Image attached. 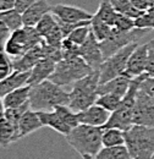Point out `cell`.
Returning <instances> with one entry per match:
<instances>
[{"mask_svg": "<svg viewBox=\"0 0 154 159\" xmlns=\"http://www.w3.org/2000/svg\"><path fill=\"white\" fill-rule=\"evenodd\" d=\"M70 94L64 91L61 86L54 83L52 80H45L38 84L31 86L29 104L36 111L54 110L57 105H69Z\"/></svg>", "mask_w": 154, "mask_h": 159, "instance_id": "1", "label": "cell"}, {"mask_svg": "<svg viewBox=\"0 0 154 159\" xmlns=\"http://www.w3.org/2000/svg\"><path fill=\"white\" fill-rule=\"evenodd\" d=\"M65 137L67 143L81 156L96 157L103 148V127L78 124Z\"/></svg>", "mask_w": 154, "mask_h": 159, "instance_id": "2", "label": "cell"}, {"mask_svg": "<svg viewBox=\"0 0 154 159\" xmlns=\"http://www.w3.org/2000/svg\"><path fill=\"white\" fill-rule=\"evenodd\" d=\"M99 79H100L99 70H94L72 84V89L69 92L70 94L69 107L72 110L81 111L96 104L98 98Z\"/></svg>", "mask_w": 154, "mask_h": 159, "instance_id": "3", "label": "cell"}, {"mask_svg": "<svg viewBox=\"0 0 154 159\" xmlns=\"http://www.w3.org/2000/svg\"><path fill=\"white\" fill-rule=\"evenodd\" d=\"M146 74L147 72L132 79L131 86H130L127 93L122 98L117 109L111 113L108 122L103 126V129L115 127V129H120L122 131H127L134 125V110H135L136 104V96H137V91L139 87V82L146 76Z\"/></svg>", "mask_w": 154, "mask_h": 159, "instance_id": "4", "label": "cell"}, {"mask_svg": "<svg viewBox=\"0 0 154 159\" xmlns=\"http://www.w3.org/2000/svg\"><path fill=\"white\" fill-rule=\"evenodd\" d=\"M125 146L134 159H151L154 154V127L132 125L125 131Z\"/></svg>", "mask_w": 154, "mask_h": 159, "instance_id": "5", "label": "cell"}, {"mask_svg": "<svg viewBox=\"0 0 154 159\" xmlns=\"http://www.w3.org/2000/svg\"><path fill=\"white\" fill-rule=\"evenodd\" d=\"M92 71H94V69L91 65H88L83 58H81L79 55H75L64 58L58 61L55 70L49 80L62 87L74 84L76 81L87 76Z\"/></svg>", "mask_w": 154, "mask_h": 159, "instance_id": "6", "label": "cell"}, {"mask_svg": "<svg viewBox=\"0 0 154 159\" xmlns=\"http://www.w3.org/2000/svg\"><path fill=\"white\" fill-rule=\"evenodd\" d=\"M43 40L36 27L23 26L14 31L7 40L4 52L12 59H17L27 53L31 48L39 44Z\"/></svg>", "mask_w": 154, "mask_h": 159, "instance_id": "7", "label": "cell"}, {"mask_svg": "<svg viewBox=\"0 0 154 159\" xmlns=\"http://www.w3.org/2000/svg\"><path fill=\"white\" fill-rule=\"evenodd\" d=\"M151 30L147 28H138L135 27L130 31H119L114 28L113 33L106 38V39L100 42V48L103 52L104 60L115 54L116 52L121 50L126 45L131 43H137L141 38H143Z\"/></svg>", "mask_w": 154, "mask_h": 159, "instance_id": "8", "label": "cell"}, {"mask_svg": "<svg viewBox=\"0 0 154 159\" xmlns=\"http://www.w3.org/2000/svg\"><path fill=\"white\" fill-rule=\"evenodd\" d=\"M137 45H138L137 43H131L126 45L125 48H122L121 50L116 52L115 54H113L108 59L104 60L103 64L99 66V74H100L99 83L108 82L110 80L122 75L126 70L127 61Z\"/></svg>", "mask_w": 154, "mask_h": 159, "instance_id": "9", "label": "cell"}, {"mask_svg": "<svg viewBox=\"0 0 154 159\" xmlns=\"http://www.w3.org/2000/svg\"><path fill=\"white\" fill-rule=\"evenodd\" d=\"M146 125L154 127V96L137 91L134 110V125Z\"/></svg>", "mask_w": 154, "mask_h": 159, "instance_id": "10", "label": "cell"}, {"mask_svg": "<svg viewBox=\"0 0 154 159\" xmlns=\"http://www.w3.org/2000/svg\"><path fill=\"white\" fill-rule=\"evenodd\" d=\"M78 55L83 58L84 61L88 65H91L94 70H99V66L103 64L104 57H103V52L100 48V42L97 39L94 33L92 32V28H91V32L87 39L84 40L83 44L79 45Z\"/></svg>", "mask_w": 154, "mask_h": 159, "instance_id": "11", "label": "cell"}, {"mask_svg": "<svg viewBox=\"0 0 154 159\" xmlns=\"http://www.w3.org/2000/svg\"><path fill=\"white\" fill-rule=\"evenodd\" d=\"M147 64H148L147 44L137 45L127 61V66H126V70L124 74H126L131 79H135L137 76L147 72Z\"/></svg>", "mask_w": 154, "mask_h": 159, "instance_id": "12", "label": "cell"}, {"mask_svg": "<svg viewBox=\"0 0 154 159\" xmlns=\"http://www.w3.org/2000/svg\"><path fill=\"white\" fill-rule=\"evenodd\" d=\"M52 14L60 21L64 22H79L84 20H92L94 14H91L81 7L66 5V4H57L52 6Z\"/></svg>", "mask_w": 154, "mask_h": 159, "instance_id": "13", "label": "cell"}, {"mask_svg": "<svg viewBox=\"0 0 154 159\" xmlns=\"http://www.w3.org/2000/svg\"><path fill=\"white\" fill-rule=\"evenodd\" d=\"M77 114H78L79 124H86V125L98 126V127H103L111 115L109 110L104 109L98 104H93L84 110L77 111Z\"/></svg>", "mask_w": 154, "mask_h": 159, "instance_id": "14", "label": "cell"}, {"mask_svg": "<svg viewBox=\"0 0 154 159\" xmlns=\"http://www.w3.org/2000/svg\"><path fill=\"white\" fill-rule=\"evenodd\" d=\"M55 66H57V61H54L50 58L40 59L29 71L28 84L34 86V84H38L45 80H49V77L52 76V74L55 70Z\"/></svg>", "mask_w": 154, "mask_h": 159, "instance_id": "15", "label": "cell"}, {"mask_svg": "<svg viewBox=\"0 0 154 159\" xmlns=\"http://www.w3.org/2000/svg\"><path fill=\"white\" fill-rule=\"evenodd\" d=\"M131 81L132 79L130 76H127L126 74H122L108 82L99 83L98 96L105 94V93H113V94H117L120 97H125V94L127 93V91L131 86Z\"/></svg>", "mask_w": 154, "mask_h": 159, "instance_id": "16", "label": "cell"}, {"mask_svg": "<svg viewBox=\"0 0 154 159\" xmlns=\"http://www.w3.org/2000/svg\"><path fill=\"white\" fill-rule=\"evenodd\" d=\"M48 12H52V6L48 2V0H36L23 14V25L25 26H31L36 27V25L39 22V20Z\"/></svg>", "mask_w": 154, "mask_h": 159, "instance_id": "17", "label": "cell"}, {"mask_svg": "<svg viewBox=\"0 0 154 159\" xmlns=\"http://www.w3.org/2000/svg\"><path fill=\"white\" fill-rule=\"evenodd\" d=\"M42 42L39 44H37V45H34L33 48H31L22 57H20L17 59H12V61H14V69L15 70H19V71H31V69L38 62L39 60L44 58Z\"/></svg>", "mask_w": 154, "mask_h": 159, "instance_id": "18", "label": "cell"}, {"mask_svg": "<svg viewBox=\"0 0 154 159\" xmlns=\"http://www.w3.org/2000/svg\"><path fill=\"white\" fill-rule=\"evenodd\" d=\"M29 71H19L15 70L10 76L0 81V97L4 98L6 94L17 89L22 86L28 84Z\"/></svg>", "mask_w": 154, "mask_h": 159, "instance_id": "19", "label": "cell"}, {"mask_svg": "<svg viewBox=\"0 0 154 159\" xmlns=\"http://www.w3.org/2000/svg\"><path fill=\"white\" fill-rule=\"evenodd\" d=\"M37 113H38L39 118H40L44 126H48V127L55 130L57 132L64 135V136L69 135L70 131L72 130L64 120L61 119V116L55 110H39Z\"/></svg>", "mask_w": 154, "mask_h": 159, "instance_id": "20", "label": "cell"}, {"mask_svg": "<svg viewBox=\"0 0 154 159\" xmlns=\"http://www.w3.org/2000/svg\"><path fill=\"white\" fill-rule=\"evenodd\" d=\"M44 125L42 122V120L39 118L38 113L36 110H33L32 108H29L20 120L19 124V131H20V139H23L28 135H31L32 132L37 131L39 129H42Z\"/></svg>", "mask_w": 154, "mask_h": 159, "instance_id": "21", "label": "cell"}, {"mask_svg": "<svg viewBox=\"0 0 154 159\" xmlns=\"http://www.w3.org/2000/svg\"><path fill=\"white\" fill-rule=\"evenodd\" d=\"M29 92H31V86L26 84L22 86L17 89L12 91L11 93L6 94L2 102H4V107L6 108H15V107H21L26 103L29 102Z\"/></svg>", "mask_w": 154, "mask_h": 159, "instance_id": "22", "label": "cell"}, {"mask_svg": "<svg viewBox=\"0 0 154 159\" xmlns=\"http://www.w3.org/2000/svg\"><path fill=\"white\" fill-rule=\"evenodd\" d=\"M20 139L17 129L6 119L5 116L0 118V147L7 148L11 143Z\"/></svg>", "mask_w": 154, "mask_h": 159, "instance_id": "23", "label": "cell"}, {"mask_svg": "<svg viewBox=\"0 0 154 159\" xmlns=\"http://www.w3.org/2000/svg\"><path fill=\"white\" fill-rule=\"evenodd\" d=\"M94 16H97L99 20H102L103 22L108 23L109 26L114 27L116 19L119 16V12L114 9V6L110 2V0H100L99 1V6H98V10H97V12L94 14Z\"/></svg>", "mask_w": 154, "mask_h": 159, "instance_id": "24", "label": "cell"}, {"mask_svg": "<svg viewBox=\"0 0 154 159\" xmlns=\"http://www.w3.org/2000/svg\"><path fill=\"white\" fill-rule=\"evenodd\" d=\"M96 159H134L125 144L114 147H103L96 156Z\"/></svg>", "mask_w": 154, "mask_h": 159, "instance_id": "25", "label": "cell"}, {"mask_svg": "<svg viewBox=\"0 0 154 159\" xmlns=\"http://www.w3.org/2000/svg\"><path fill=\"white\" fill-rule=\"evenodd\" d=\"M0 21H2L11 32L19 30L21 27H23V19H22V14L17 11L15 7L6 10V11H1L0 12Z\"/></svg>", "mask_w": 154, "mask_h": 159, "instance_id": "26", "label": "cell"}, {"mask_svg": "<svg viewBox=\"0 0 154 159\" xmlns=\"http://www.w3.org/2000/svg\"><path fill=\"white\" fill-rule=\"evenodd\" d=\"M125 144V131L120 129H103V147Z\"/></svg>", "mask_w": 154, "mask_h": 159, "instance_id": "27", "label": "cell"}, {"mask_svg": "<svg viewBox=\"0 0 154 159\" xmlns=\"http://www.w3.org/2000/svg\"><path fill=\"white\" fill-rule=\"evenodd\" d=\"M110 2L113 4L114 9L119 14H122L127 17H131L136 20L137 17H139L144 11H141L138 9H136L132 5L131 0H110Z\"/></svg>", "mask_w": 154, "mask_h": 159, "instance_id": "28", "label": "cell"}, {"mask_svg": "<svg viewBox=\"0 0 154 159\" xmlns=\"http://www.w3.org/2000/svg\"><path fill=\"white\" fill-rule=\"evenodd\" d=\"M91 28H92V32L94 33V36H96L97 39L99 40V42L106 39L113 33V30H114V27H111L108 23L99 20L97 16H93V19H92Z\"/></svg>", "mask_w": 154, "mask_h": 159, "instance_id": "29", "label": "cell"}, {"mask_svg": "<svg viewBox=\"0 0 154 159\" xmlns=\"http://www.w3.org/2000/svg\"><path fill=\"white\" fill-rule=\"evenodd\" d=\"M29 108H31L29 102H28V103H26V104H23V105H21V107L6 108V109H5V114H4V116L9 120V121H10V122H11V124L17 129V131H19L20 120H21V118H22V115H23V114H25ZM19 134H20V131H19Z\"/></svg>", "mask_w": 154, "mask_h": 159, "instance_id": "30", "label": "cell"}, {"mask_svg": "<svg viewBox=\"0 0 154 159\" xmlns=\"http://www.w3.org/2000/svg\"><path fill=\"white\" fill-rule=\"evenodd\" d=\"M122 98H124V97H120V96H117V94L105 93V94H100V96H98L96 104L100 105V107H103L104 109L109 110L110 113H113V111H115L116 109H117V107L120 105V103H121Z\"/></svg>", "mask_w": 154, "mask_h": 159, "instance_id": "31", "label": "cell"}, {"mask_svg": "<svg viewBox=\"0 0 154 159\" xmlns=\"http://www.w3.org/2000/svg\"><path fill=\"white\" fill-rule=\"evenodd\" d=\"M54 110L58 113L59 115L61 116V119L64 120L71 129H74L75 126H77L79 124L77 111L72 110L69 105H57L54 108Z\"/></svg>", "mask_w": 154, "mask_h": 159, "instance_id": "32", "label": "cell"}, {"mask_svg": "<svg viewBox=\"0 0 154 159\" xmlns=\"http://www.w3.org/2000/svg\"><path fill=\"white\" fill-rule=\"evenodd\" d=\"M57 25H58L57 17H55L52 12H48V14H45V15L39 20L38 23L36 25V30H37V32L40 34V37L44 38Z\"/></svg>", "mask_w": 154, "mask_h": 159, "instance_id": "33", "label": "cell"}, {"mask_svg": "<svg viewBox=\"0 0 154 159\" xmlns=\"http://www.w3.org/2000/svg\"><path fill=\"white\" fill-rule=\"evenodd\" d=\"M14 71L15 69L12 59L5 52H0V81L10 76Z\"/></svg>", "mask_w": 154, "mask_h": 159, "instance_id": "34", "label": "cell"}, {"mask_svg": "<svg viewBox=\"0 0 154 159\" xmlns=\"http://www.w3.org/2000/svg\"><path fill=\"white\" fill-rule=\"evenodd\" d=\"M89 32H91V25H88V26H82V27H78L76 30H74V31L67 36V38L70 40H72L77 45H81V44L84 43V40L87 39Z\"/></svg>", "mask_w": 154, "mask_h": 159, "instance_id": "35", "label": "cell"}, {"mask_svg": "<svg viewBox=\"0 0 154 159\" xmlns=\"http://www.w3.org/2000/svg\"><path fill=\"white\" fill-rule=\"evenodd\" d=\"M135 25L138 28L154 30V16L148 11H144L139 17H137L135 20Z\"/></svg>", "mask_w": 154, "mask_h": 159, "instance_id": "36", "label": "cell"}, {"mask_svg": "<svg viewBox=\"0 0 154 159\" xmlns=\"http://www.w3.org/2000/svg\"><path fill=\"white\" fill-rule=\"evenodd\" d=\"M138 89L149 96H154V76H149L148 74H146V76L139 82Z\"/></svg>", "mask_w": 154, "mask_h": 159, "instance_id": "37", "label": "cell"}, {"mask_svg": "<svg viewBox=\"0 0 154 159\" xmlns=\"http://www.w3.org/2000/svg\"><path fill=\"white\" fill-rule=\"evenodd\" d=\"M11 33L12 32L10 31V28L2 21H0V52H4L5 45H6L7 40L10 38Z\"/></svg>", "mask_w": 154, "mask_h": 159, "instance_id": "38", "label": "cell"}, {"mask_svg": "<svg viewBox=\"0 0 154 159\" xmlns=\"http://www.w3.org/2000/svg\"><path fill=\"white\" fill-rule=\"evenodd\" d=\"M148 47V64H147V74L154 76V39L147 43Z\"/></svg>", "mask_w": 154, "mask_h": 159, "instance_id": "39", "label": "cell"}, {"mask_svg": "<svg viewBox=\"0 0 154 159\" xmlns=\"http://www.w3.org/2000/svg\"><path fill=\"white\" fill-rule=\"evenodd\" d=\"M36 0H16V4H15V9L20 11L21 14H23Z\"/></svg>", "mask_w": 154, "mask_h": 159, "instance_id": "40", "label": "cell"}, {"mask_svg": "<svg viewBox=\"0 0 154 159\" xmlns=\"http://www.w3.org/2000/svg\"><path fill=\"white\" fill-rule=\"evenodd\" d=\"M132 5L141 11H147L149 9V0H131Z\"/></svg>", "mask_w": 154, "mask_h": 159, "instance_id": "41", "label": "cell"}, {"mask_svg": "<svg viewBox=\"0 0 154 159\" xmlns=\"http://www.w3.org/2000/svg\"><path fill=\"white\" fill-rule=\"evenodd\" d=\"M15 4H16V0H0V12L14 9Z\"/></svg>", "mask_w": 154, "mask_h": 159, "instance_id": "42", "label": "cell"}, {"mask_svg": "<svg viewBox=\"0 0 154 159\" xmlns=\"http://www.w3.org/2000/svg\"><path fill=\"white\" fill-rule=\"evenodd\" d=\"M5 114V107H4V102H2V98L0 97V118L4 116Z\"/></svg>", "mask_w": 154, "mask_h": 159, "instance_id": "43", "label": "cell"}, {"mask_svg": "<svg viewBox=\"0 0 154 159\" xmlns=\"http://www.w3.org/2000/svg\"><path fill=\"white\" fill-rule=\"evenodd\" d=\"M82 159H96V157H92V156H88V154H83Z\"/></svg>", "mask_w": 154, "mask_h": 159, "instance_id": "44", "label": "cell"}, {"mask_svg": "<svg viewBox=\"0 0 154 159\" xmlns=\"http://www.w3.org/2000/svg\"><path fill=\"white\" fill-rule=\"evenodd\" d=\"M147 11H148L149 14H152V15L154 16V6H151V7H149V9L147 10Z\"/></svg>", "mask_w": 154, "mask_h": 159, "instance_id": "45", "label": "cell"}, {"mask_svg": "<svg viewBox=\"0 0 154 159\" xmlns=\"http://www.w3.org/2000/svg\"><path fill=\"white\" fill-rule=\"evenodd\" d=\"M151 6H154V0H149V7Z\"/></svg>", "mask_w": 154, "mask_h": 159, "instance_id": "46", "label": "cell"}, {"mask_svg": "<svg viewBox=\"0 0 154 159\" xmlns=\"http://www.w3.org/2000/svg\"><path fill=\"white\" fill-rule=\"evenodd\" d=\"M151 159H154V154H153V156H152V158H151Z\"/></svg>", "mask_w": 154, "mask_h": 159, "instance_id": "47", "label": "cell"}]
</instances>
